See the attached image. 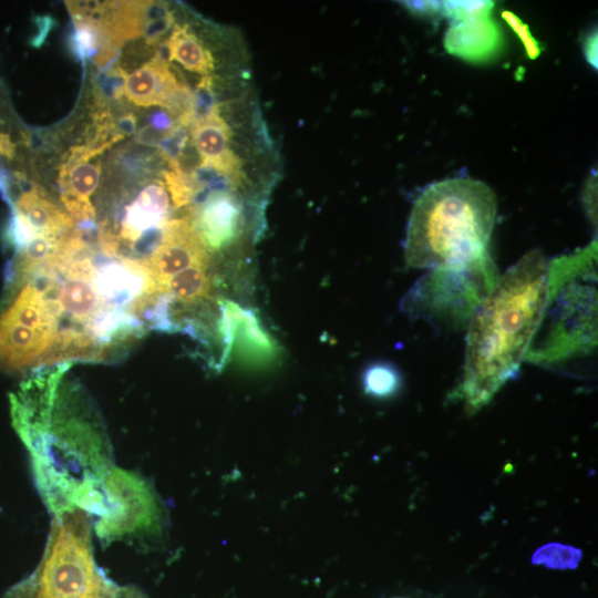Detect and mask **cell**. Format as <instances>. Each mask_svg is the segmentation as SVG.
Wrapping results in <instances>:
<instances>
[{"label": "cell", "mask_w": 598, "mask_h": 598, "mask_svg": "<svg viewBox=\"0 0 598 598\" xmlns=\"http://www.w3.org/2000/svg\"><path fill=\"white\" fill-rule=\"evenodd\" d=\"M6 280L25 281L41 297L55 329L50 367L111 360L146 332L140 276L101 248L99 233L74 228L41 264L7 271Z\"/></svg>", "instance_id": "cell-1"}, {"label": "cell", "mask_w": 598, "mask_h": 598, "mask_svg": "<svg viewBox=\"0 0 598 598\" xmlns=\"http://www.w3.org/2000/svg\"><path fill=\"white\" fill-rule=\"evenodd\" d=\"M70 363L37 371L10 396L12 424L28 448L49 511L87 512L114 467L111 446Z\"/></svg>", "instance_id": "cell-2"}, {"label": "cell", "mask_w": 598, "mask_h": 598, "mask_svg": "<svg viewBox=\"0 0 598 598\" xmlns=\"http://www.w3.org/2000/svg\"><path fill=\"white\" fill-rule=\"evenodd\" d=\"M549 264L532 250L496 280L474 310L466 334L461 394L474 412L515 377L543 319Z\"/></svg>", "instance_id": "cell-3"}, {"label": "cell", "mask_w": 598, "mask_h": 598, "mask_svg": "<svg viewBox=\"0 0 598 598\" xmlns=\"http://www.w3.org/2000/svg\"><path fill=\"white\" fill-rule=\"evenodd\" d=\"M496 196L485 183L458 176L427 185L413 203L404 241L406 266L456 270L489 258Z\"/></svg>", "instance_id": "cell-4"}, {"label": "cell", "mask_w": 598, "mask_h": 598, "mask_svg": "<svg viewBox=\"0 0 598 598\" xmlns=\"http://www.w3.org/2000/svg\"><path fill=\"white\" fill-rule=\"evenodd\" d=\"M92 529L81 509L53 515L40 564L3 598H106L116 584L94 558Z\"/></svg>", "instance_id": "cell-5"}, {"label": "cell", "mask_w": 598, "mask_h": 598, "mask_svg": "<svg viewBox=\"0 0 598 598\" xmlns=\"http://www.w3.org/2000/svg\"><path fill=\"white\" fill-rule=\"evenodd\" d=\"M157 505L147 483L137 474L113 467L102 486V504L93 518V529L101 542L152 530L157 520Z\"/></svg>", "instance_id": "cell-6"}, {"label": "cell", "mask_w": 598, "mask_h": 598, "mask_svg": "<svg viewBox=\"0 0 598 598\" xmlns=\"http://www.w3.org/2000/svg\"><path fill=\"white\" fill-rule=\"evenodd\" d=\"M219 312L218 332L224 344L221 362H226L231 353L239 363L250 368H264L279 359L280 346L254 310L220 300Z\"/></svg>", "instance_id": "cell-7"}, {"label": "cell", "mask_w": 598, "mask_h": 598, "mask_svg": "<svg viewBox=\"0 0 598 598\" xmlns=\"http://www.w3.org/2000/svg\"><path fill=\"white\" fill-rule=\"evenodd\" d=\"M102 154L89 145H78L69 150L59 169L61 200L79 228L94 227L95 209L91 196L101 179V162L93 158Z\"/></svg>", "instance_id": "cell-8"}, {"label": "cell", "mask_w": 598, "mask_h": 598, "mask_svg": "<svg viewBox=\"0 0 598 598\" xmlns=\"http://www.w3.org/2000/svg\"><path fill=\"white\" fill-rule=\"evenodd\" d=\"M158 296L174 275L195 266L208 267L209 256L202 238L187 219H169L155 251L144 261Z\"/></svg>", "instance_id": "cell-9"}, {"label": "cell", "mask_w": 598, "mask_h": 598, "mask_svg": "<svg viewBox=\"0 0 598 598\" xmlns=\"http://www.w3.org/2000/svg\"><path fill=\"white\" fill-rule=\"evenodd\" d=\"M189 221L207 250H219L231 244L238 234L241 208L230 190H216L193 206Z\"/></svg>", "instance_id": "cell-10"}, {"label": "cell", "mask_w": 598, "mask_h": 598, "mask_svg": "<svg viewBox=\"0 0 598 598\" xmlns=\"http://www.w3.org/2000/svg\"><path fill=\"white\" fill-rule=\"evenodd\" d=\"M190 134L200 165L212 167L239 184L241 161L230 148L233 133L219 111L194 122Z\"/></svg>", "instance_id": "cell-11"}, {"label": "cell", "mask_w": 598, "mask_h": 598, "mask_svg": "<svg viewBox=\"0 0 598 598\" xmlns=\"http://www.w3.org/2000/svg\"><path fill=\"white\" fill-rule=\"evenodd\" d=\"M12 212L21 215L34 234L60 238L74 229L71 217L59 209L38 186L30 185L16 202Z\"/></svg>", "instance_id": "cell-12"}, {"label": "cell", "mask_w": 598, "mask_h": 598, "mask_svg": "<svg viewBox=\"0 0 598 598\" xmlns=\"http://www.w3.org/2000/svg\"><path fill=\"white\" fill-rule=\"evenodd\" d=\"M164 48L168 61L174 60L190 72L206 76L215 68L212 52L187 24H174Z\"/></svg>", "instance_id": "cell-13"}, {"label": "cell", "mask_w": 598, "mask_h": 598, "mask_svg": "<svg viewBox=\"0 0 598 598\" xmlns=\"http://www.w3.org/2000/svg\"><path fill=\"white\" fill-rule=\"evenodd\" d=\"M207 269L203 266L187 268L174 275L162 287L158 296L164 295L171 300L172 316L176 303L196 307L208 299L212 287Z\"/></svg>", "instance_id": "cell-14"}, {"label": "cell", "mask_w": 598, "mask_h": 598, "mask_svg": "<svg viewBox=\"0 0 598 598\" xmlns=\"http://www.w3.org/2000/svg\"><path fill=\"white\" fill-rule=\"evenodd\" d=\"M581 557L582 553L578 548L558 543H550L539 547L534 553L532 563L554 569H575Z\"/></svg>", "instance_id": "cell-15"}, {"label": "cell", "mask_w": 598, "mask_h": 598, "mask_svg": "<svg viewBox=\"0 0 598 598\" xmlns=\"http://www.w3.org/2000/svg\"><path fill=\"white\" fill-rule=\"evenodd\" d=\"M400 384L398 371L388 363H375L363 374V385L374 396H388L394 393Z\"/></svg>", "instance_id": "cell-16"}, {"label": "cell", "mask_w": 598, "mask_h": 598, "mask_svg": "<svg viewBox=\"0 0 598 598\" xmlns=\"http://www.w3.org/2000/svg\"><path fill=\"white\" fill-rule=\"evenodd\" d=\"M163 177L165 188L169 192L175 208L193 204L197 188L190 174L183 168H169L163 172Z\"/></svg>", "instance_id": "cell-17"}, {"label": "cell", "mask_w": 598, "mask_h": 598, "mask_svg": "<svg viewBox=\"0 0 598 598\" xmlns=\"http://www.w3.org/2000/svg\"><path fill=\"white\" fill-rule=\"evenodd\" d=\"M174 23L173 13L163 2L150 1L146 24L143 32L145 42L156 45Z\"/></svg>", "instance_id": "cell-18"}, {"label": "cell", "mask_w": 598, "mask_h": 598, "mask_svg": "<svg viewBox=\"0 0 598 598\" xmlns=\"http://www.w3.org/2000/svg\"><path fill=\"white\" fill-rule=\"evenodd\" d=\"M188 140L186 126L177 124L157 144L158 154L164 158L169 168H182L181 156Z\"/></svg>", "instance_id": "cell-19"}, {"label": "cell", "mask_w": 598, "mask_h": 598, "mask_svg": "<svg viewBox=\"0 0 598 598\" xmlns=\"http://www.w3.org/2000/svg\"><path fill=\"white\" fill-rule=\"evenodd\" d=\"M213 84L210 75L203 76L197 84L193 93L192 124L219 111Z\"/></svg>", "instance_id": "cell-20"}, {"label": "cell", "mask_w": 598, "mask_h": 598, "mask_svg": "<svg viewBox=\"0 0 598 598\" xmlns=\"http://www.w3.org/2000/svg\"><path fill=\"white\" fill-rule=\"evenodd\" d=\"M126 78V72L120 66H113L110 70H106L100 80L102 97L120 99L124 92Z\"/></svg>", "instance_id": "cell-21"}, {"label": "cell", "mask_w": 598, "mask_h": 598, "mask_svg": "<svg viewBox=\"0 0 598 598\" xmlns=\"http://www.w3.org/2000/svg\"><path fill=\"white\" fill-rule=\"evenodd\" d=\"M503 18L507 20L508 24H511V27L520 37L522 41H524V45L529 58L535 59L539 54V49L537 42L530 37L527 25L522 23V21L518 20L513 13L507 11L503 12Z\"/></svg>", "instance_id": "cell-22"}, {"label": "cell", "mask_w": 598, "mask_h": 598, "mask_svg": "<svg viewBox=\"0 0 598 598\" xmlns=\"http://www.w3.org/2000/svg\"><path fill=\"white\" fill-rule=\"evenodd\" d=\"M37 34L32 38L31 43L33 47H40L49 35V32L55 24V20L51 16H38L35 18Z\"/></svg>", "instance_id": "cell-23"}, {"label": "cell", "mask_w": 598, "mask_h": 598, "mask_svg": "<svg viewBox=\"0 0 598 598\" xmlns=\"http://www.w3.org/2000/svg\"><path fill=\"white\" fill-rule=\"evenodd\" d=\"M109 598H146L145 595L134 586H120L114 589Z\"/></svg>", "instance_id": "cell-24"}, {"label": "cell", "mask_w": 598, "mask_h": 598, "mask_svg": "<svg viewBox=\"0 0 598 598\" xmlns=\"http://www.w3.org/2000/svg\"><path fill=\"white\" fill-rule=\"evenodd\" d=\"M0 155L11 159L14 156V144L9 134L0 131Z\"/></svg>", "instance_id": "cell-25"}, {"label": "cell", "mask_w": 598, "mask_h": 598, "mask_svg": "<svg viewBox=\"0 0 598 598\" xmlns=\"http://www.w3.org/2000/svg\"><path fill=\"white\" fill-rule=\"evenodd\" d=\"M588 43H590V47H589V51L590 53L587 55V59L589 60V62L591 64H595L594 63V56L596 59V53L594 52V48L596 49V43H597V38H596V33L595 34H591V37L588 39L587 41ZM588 50H585V52H587ZM596 65V64H595Z\"/></svg>", "instance_id": "cell-26"}, {"label": "cell", "mask_w": 598, "mask_h": 598, "mask_svg": "<svg viewBox=\"0 0 598 598\" xmlns=\"http://www.w3.org/2000/svg\"><path fill=\"white\" fill-rule=\"evenodd\" d=\"M395 598H405V597H395Z\"/></svg>", "instance_id": "cell-27"}]
</instances>
